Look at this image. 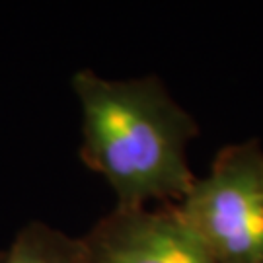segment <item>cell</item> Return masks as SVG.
Instances as JSON below:
<instances>
[{
	"mask_svg": "<svg viewBox=\"0 0 263 263\" xmlns=\"http://www.w3.org/2000/svg\"><path fill=\"white\" fill-rule=\"evenodd\" d=\"M80 105V158L100 174L117 209L174 205L195 181L187 158L195 117L156 74L105 78L80 68L70 80Z\"/></svg>",
	"mask_w": 263,
	"mask_h": 263,
	"instance_id": "obj_1",
	"label": "cell"
},
{
	"mask_svg": "<svg viewBox=\"0 0 263 263\" xmlns=\"http://www.w3.org/2000/svg\"><path fill=\"white\" fill-rule=\"evenodd\" d=\"M170 207L218 263H263L261 141L222 146Z\"/></svg>",
	"mask_w": 263,
	"mask_h": 263,
	"instance_id": "obj_2",
	"label": "cell"
},
{
	"mask_svg": "<svg viewBox=\"0 0 263 263\" xmlns=\"http://www.w3.org/2000/svg\"><path fill=\"white\" fill-rule=\"evenodd\" d=\"M80 240L88 263H218L170 205L113 207Z\"/></svg>",
	"mask_w": 263,
	"mask_h": 263,
	"instance_id": "obj_3",
	"label": "cell"
},
{
	"mask_svg": "<svg viewBox=\"0 0 263 263\" xmlns=\"http://www.w3.org/2000/svg\"><path fill=\"white\" fill-rule=\"evenodd\" d=\"M2 263H88L80 236H68L47 222H28L4 250Z\"/></svg>",
	"mask_w": 263,
	"mask_h": 263,
	"instance_id": "obj_4",
	"label": "cell"
},
{
	"mask_svg": "<svg viewBox=\"0 0 263 263\" xmlns=\"http://www.w3.org/2000/svg\"><path fill=\"white\" fill-rule=\"evenodd\" d=\"M2 257H4V250H0V263H2Z\"/></svg>",
	"mask_w": 263,
	"mask_h": 263,
	"instance_id": "obj_5",
	"label": "cell"
}]
</instances>
